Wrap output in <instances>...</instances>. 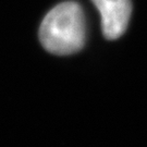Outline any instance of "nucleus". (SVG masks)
<instances>
[{
  "mask_svg": "<svg viewBox=\"0 0 147 147\" xmlns=\"http://www.w3.org/2000/svg\"><path fill=\"white\" fill-rule=\"evenodd\" d=\"M86 28L84 13L79 3L67 1L56 5L44 18L39 27V39L47 51L65 56L84 46Z\"/></svg>",
  "mask_w": 147,
  "mask_h": 147,
  "instance_id": "obj_1",
  "label": "nucleus"
},
{
  "mask_svg": "<svg viewBox=\"0 0 147 147\" xmlns=\"http://www.w3.org/2000/svg\"><path fill=\"white\" fill-rule=\"evenodd\" d=\"M101 16L102 33L107 39L121 37L130 21L131 0H92Z\"/></svg>",
  "mask_w": 147,
  "mask_h": 147,
  "instance_id": "obj_2",
  "label": "nucleus"
}]
</instances>
